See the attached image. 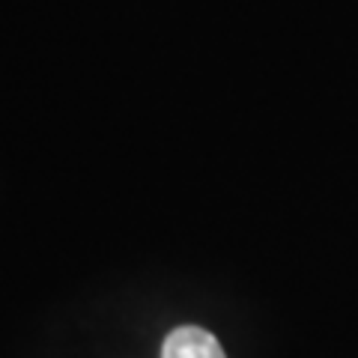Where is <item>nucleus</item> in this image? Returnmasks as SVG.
Listing matches in <instances>:
<instances>
[{"label": "nucleus", "instance_id": "nucleus-1", "mask_svg": "<svg viewBox=\"0 0 358 358\" xmlns=\"http://www.w3.org/2000/svg\"><path fill=\"white\" fill-rule=\"evenodd\" d=\"M162 358H227L218 338L197 326H179L164 338Z\"/></svg>", "mask_w": 358, "mask_h": 358}]
</instances>
